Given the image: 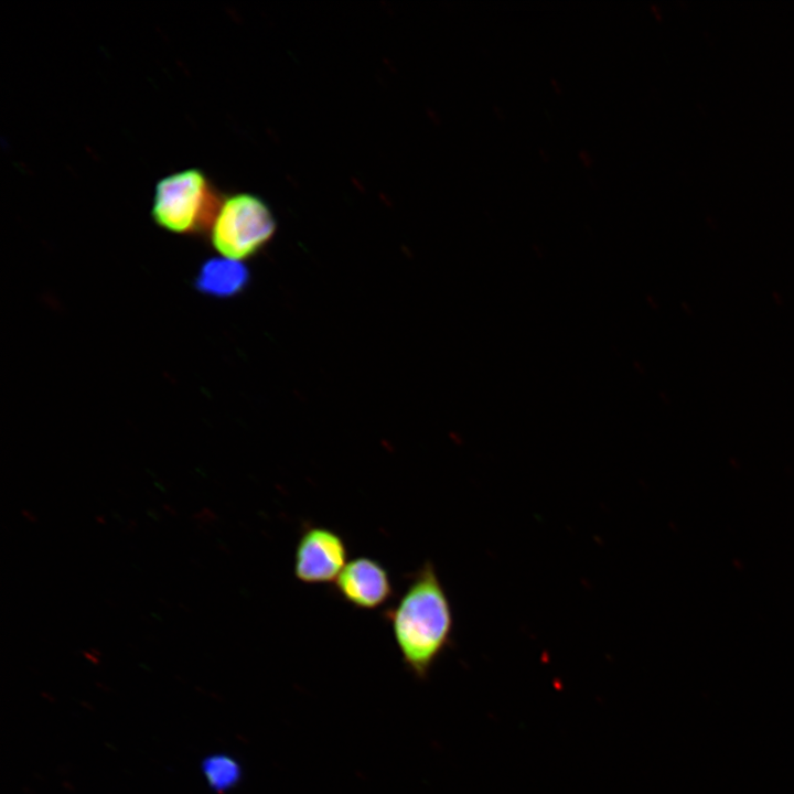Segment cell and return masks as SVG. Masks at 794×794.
<instances>
[{
  "instance_id": "6da1fadb",
  "label": "cell",
  "mask_w": 794,
  "mask_h": 794,
  "mask_svg": "<svg viewBox=\"0 0 794 794\" xmlns=\"http://www.w3.org/2000/svg\"><path fill=\"white\" fill-rule=\"evenodd\" d=\"M406 667L425 678L451 643L454 619L448 593L433 564L425 561L384 612Z\"/></svg>"
},
{
  "instance_id": "7a4b0ae2",
  "label": "cell",
  "mask_w": 794,
  "mask_h": 794,
  "mask_svg": "<svg viewBox=\"0 0 794 794\" xmlns=\"http://www.w3.org/2000/svg\"><path fill=\"white\" fill-rule=\"evenodd\" d=\"M221 203L205 173L192 168L159 180L151 215L163 229L175 234H195L211 228Z\"/></svg>"
},
{
  "instance_id": "3957f363",
  "label": "cell",
  "mask_w": 794,
  "mask_h": 794,
  "mask_svg": "<svg viewBox=\"0 0 794 794\" xmlns=\"http://www.w3.org/2000/svg\"><path fill=\"white\" fill-rule=\"evenodd\" d=\"M273 230V217L261 200L235 194L221 203L211 226V243L223 257L239 261L254 255Z\"/></svg>"
},
{
  "instance_id": "277c9868",
  "label": "cell",
  "mask_w": 794,
  "mask_h": 794,
  "mask_svg": "<svg viewBox=\"0 0 794 794\" xmlns=\"http://www.w3.org/2000/svg\"><path fill=\"white\" fill-rule=\"evenodd\" d=\"M343 537L324 526L308 525L298 539L293 557V575L305 584L335 581L347 564Z\"/></svg>"
},
{
  "instance_id": "5b68a950",
  "label": "cell",
  "mask_w": 794,
  "mask_h": 794,
  "mask_svg": "<svg viewBox=\"0 0 794 794\" xmlns=\"http://www.w3.org/2000/svg\"><path fill=\"white\" fill-rule=\"evenodd\" d=\"M334 589L345 602L361 610L378 609L394 594L387 569L366 556L347 561L334 581Z\"/></svg>"
},
{
  "instance_id": "8992f818",
  "label": "cell",
  "mask_w": 794,
  "mask_h": 794,
  "mask_svg": "<svg viewBox=\"0 0 794 794\" xmlns=\"http://www.w3.org/2000/svg\"><path fill=\"white\" fill-rule=\"evenodd\" d=\"M247 279V269L238 260L211 258L201 266L195 278V288L204 294L225 298L240 291Z\"/></svg>"
},
{
  "instance_id": "52a82bcc",
  "label": "cell",
  "mask_w": 794,
  "mask_h": 794,
  "mask_svg": "<svg viewBox=\"0 0 794 794\" xmlns=\"http://www.w3.org/2000/svg\"><path fill=\"white\" fill-rule=\"evenodd\" d=\"M203 772L208 784L218 792L236 785L240 777L238 763L223 754L210 757L203 762Z\"/></svg>"
}]
</instances>
